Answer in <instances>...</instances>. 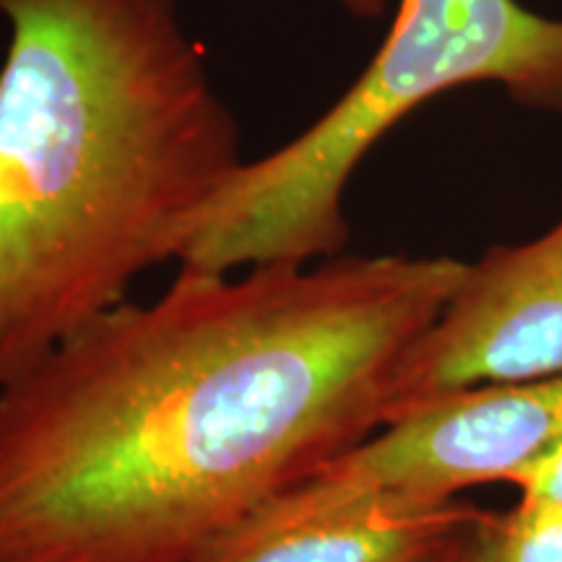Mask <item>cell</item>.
<instances>
[{
    "mask_svg": "<svg viewBox=\"0 0 562 562\" xmlns=\"http://www.w3.org/2000/svg\"><path fill=\"white\" fill-rule=\"evenodd\" d=\"M334 3L355 19H381L389 9V0H334Z\"/></svg>",
    "mask_w": 562,
    "mask_h": 562,
    "instance_id": "30bf717a",
    "label": "cell"
},
{
    "mask_svg": "<svg viewBox=\"0 0 562 562\" xmlns=\"http://www.w3.org/2000/svg\"><path fill=\"white\" fill-rule=\"evenodd\" d=\"M482 562H562V505L526 501L505 516H484Z\"/></svg>",
    "mask_w": 562,
    "mask_h": 562,
    "instance_id": "52a82bcc",
    "label": "cell"
},
{
    "mask_svg": "<svg viewBox=\"0 0 562 562\" xmlns=\"http://www.w3.org/2000/svg\"><path fill=\"white\" fill-rule=\"evenodd\" d=\"M562 446V375L448 393L385 422L315 474L404 505L513 482Z\"/></svg>",
    "mask_w": 562,
    "mask_h": 562,
    "instance_id": "277c9868",
    "label": "cell"
},
{
    "mask_svg": "<svg viewBox=\"0 0 562 562\" xmlns=\"http://www.w3.org/2000/svg\"><path fill=\"white\" fill-rule=\"evenodd\" d=\"M550 375H562V220L463 266L446 307L393 372L383 425L448 393Z\"/></svg>",
    "mask_w": 562,
    "mask_h": 562,
    "instance_id": "5b68a950",
    "label": "cell"
},
{
    "mask_svg": "<svg viewBox=\"0 0 562 562\" xmlns=\"http://www.w3.org/2000/svg\"><path fill=\"white\" fill-rule=\"evenodd\" d=\"M487 513H482L476 521L459 533V539L440 554L438 562H482V547H480V529Z\"/></svg>",
    "mask_w": 562,
    "mask_h": 562,
    "instance_id": "9c48e42d",
    "label": "cell"
},
{
    "mask_svg": "<svg viewBox=\"0 0 562 562\" xmlns=\"http://www.w3.org/2000/svg\"><path fill=\"white\" fill-rule=\"evenodd\" d=\"M448 256L178 269L0 389V562H193L381 430Z\"/></svg>",
    "mask_w": 562,
    "mask_h": 562,
    "instance_id": "6da1fadb",
    "label": "cell"
},
{
    "mask_svg": "<svg viewBox=\"0 0 562 562\" xmlns=\"http://www.w3.org/2000/svg\"><path fill=\"white\" fill-rule=\"evenodd\" d=\"M469 83L562 110V19L518 0H402L368 68L300 136L248 159L209 203L178 269L235 273L307 266L349 243L351 175L409 112Z\"/></svg>",
    "mask_w": 562,
    "mask_h": 562,
    "instance_id": "3957f363",
    "label": "cell"
},
{
    "mask_svg": "<svg viewBox=\"0 0 562 562\" xmlns=\"http://www.w3.org/2000/svg\"><path fill=\"white\" fill-rule=\"evenodd\" d=\"M482 510L404 505L311 474L245 513L193 562H438Z\"/></svg>",
    "mask_w": 562,
    "mask_h": 562,
    "instance_id": "8992f818",
    "label": "cell"
},
{
    "mask_svg": "<svg viewBox=\"0 0 562 562\" xmlns=\"http://www.w3.org/2000/svg\"><path fill=\"white\" fill-rule=\"evenodd\" d=\"M0 389L178 263L245 165L180 0H0Z\"/></svg>",
    "mask_w": 562,
    "mask_h": 562,
    "instance_id": "7a4b0ae2",
    "label": "cell"
},
{
    "mask_svg": "<svg viewBox=\"0 0 562 562\" xmlns=\"http://www.w3.org/2000/svg\"><path fill=\"white\" fill-rule=\"evenodd\" d=\"M521 487V497L526 501H542L562 505V446L554 448L542 461L531 463L526 472L513 480Z\"/></svg>",
    "mask_w": 562,
    "mask_h": 562,
    "instance_id": "ba28073f",
    "label": "cell"
}]
</instances>
